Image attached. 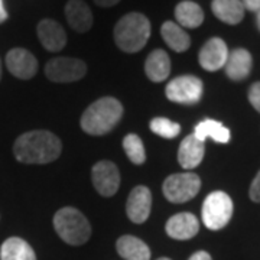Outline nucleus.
Masks as SVG:
<instances>
[{"label": "nucleus", "mask_w": 260, "mask_h": 260, "mask_svg": "<svg viewBox=\"0 0 260 260\" xmlns=\"http://www.w3.org/2000/svg\"><path fill=\"white\" fill-rule=\"evenodd\" d=\"M62 143L48 130H32L19 136L13 145L15 158L28 165H45L59 158Z\"/></svg>", "instance_id": "obj_1"}, {"label": "nucleus", "mask_w": 260, "mask_h": 260, "mask_svg": "<svg viewBox=\"0 0 260 260\" xmlns=\"http://www.w3.org/2000/svg\"><path fill=\"white\" fill-rule=\"evenodd\" d=\"M123 116V106L114 97H103L88 106L81 116V129L91 136L112 132Z\"/></svg>", "instance_id": "obj_2"}, {"label": "nucleus", "mask_w": 260, "mask_h": 260, "mask_svg": "<svg viewBox=\"0 0 260 260\" xmlns=\"http://www.w3.org/2000/svg\"><path fill=\"white\" fill-rule=\"evenodd\" d=\"M113 37L117 48L123 52H139L150 38V22L143 13L130 12L116 23Z\"/></svg>", "instance_id": "obj_3"}, {"label": "nucleus", "mask_w": 260, "mask_h": 260, "mask_svg": "<svg viewBox=\"0 0 260 260\" xmlns=\"http://www.w3.org/2000/svg\"><path fill=\"white\" fill-rule=\"evenodd\" d=\"M56 234L71 246H81L91 236V225L81 211L74 207H64L54 215Z\"/></svg>", "instance_id": "obj_4"}, {"label": "nucleus", "mask_w": 260, "mask_h": 260, "mask_svg": "<svg viewBox=\"0 0 260 260\" xmlns=\"http://www.w3.org/2000/svg\"><path fill=\"white\" fill-rule=\"evenodd\" d=\"M203 223L210 230H221L233 215V201L223 191H214L203 204Z\"/></svg>", "instance_id": "obj_5"}, {"label": "nucleus", "mask_w": 260, "mask_h": 260, "mask_svg": "<svg viewBox=\"0 0 260 260\" xmlns=\"http://www.w3.org/2000/svg\"><path fill=\"white\" fill-rule=\"evenodd\" d=\"M201 179L197 174L192 172H182V174H172L164 181L162 191L168 201L174 204H182L192 200L200 192Z\"/></svg>", "instance_id": "obj_6"}, {"label": "nucleus", "mask_w": 260, "mask_h": 260, "mask_svg": "<svg viewBox=\"0 0 260 260\" xmlns=\"http://www.w3.org/2000/svg\"><path fill=\"white\" fill-rule=\"evenodd\" d=\"M203 81L195 75H179L169 81L165 88L168 100L192 106L201 100L203 97Z\"/></svg>", "instance_id": "obj_7"}, {"label": "nucleus", "mask_w": 260, "mask_h": 260, "mask_svg": "<svg viewBox=\"0 0 260 260\" xmlns=\"http://www.w3.org/2000/svg\"><path fill=\"white\" fill-rule=\"evenodd\" d=\"M87 74V65L78 58L58 56L45 65V75L52 83H74Z\"/></svg>", "instance_id": "obj_8"}, {"label": "nucleus", "mask_w": 260, "mask_h": 260, "mask_svg": "<svg viewBox=\"0 0 260 260\" xmlns=\"http://www.w3.org/2000/svg\"><path fill=\"white\" fill-rule=\"evenodd\" d=\"M91 181L99 194L113 197L120 186V174L112 160H100L91 169Z\"/></svg>", "instance_id": "obj_9"}, {"label": "nucleus", "mask_w": 260, "mask_h": 260, "mask_svg": "<svg viewBox=\"0 0 260 260\" xmlns=\"http://www.w3.org/2000/svg\"><path fill=\"white\" fill-rule=\"evenodd\" d=\"M152 208V192L148 186H135L126 203V214L130 221L143 224L150 215Z\"/></svg>", "instance_id": "obj_10"}, {"label": "nucleus", "mask_w": 260, "mask_h": 260, "mask_svg": "<svg viewBox=\"0 0 260 260\" xmlns=\"http://www.w3.org/2000/svg\"><path fill=\"white\" fill-rule=\"evenodd\" d=\"M229 58V48L221 38H211L204 44L198 54V62L205 71L221 70Z\"/></svg>", "instance_id": "obj_11"}, {"label": "nucleus", "mask_w": 260, "mask_h": 260, "mask_svg": "<svg viewBox=\"0 0 260 260\" xmlns=\"http://www.w3.org/2000/svg\"><path fill=\"white\" fill-rule=\"evenodd\" d=\"M6 67L9 73L20 80H29L38 71V61L32 52L25 48H13L6 55Z\"/></svg>", "instance_id": "obj_12"}, {"label": "nucleus", "mask_w": 260, "mask_h": 260, "mask_svg": "<svg viewBox=\"0 0 260 260\" xmlns=\"http://www.w3.org/2000/svg\"><path fill=\"white\" fill-rule=\"evenodd\" d=\"M37 34L42 47L49 52H59L67 45L64 28L54 19H42L38 23Z\"/></svg>", "instance_id": "obj_13"}, {"label": "nucleus", "mask_w": 260, "mask_h": 260, "mask_svg": "<svg viewBox=\"0 0 260 260\" xmlns=\"http://www.w3.org/2000/svg\"><path fill=\"white\" fill-rule=\"evenodd\" d=\"M65 18L78 34H85L93 28V12L84 0H68L65 5Z\"/></svg>", "instance_id": "obj_14"}, {"label": "nucleus", "mask_w": 260, "mask_h": 260, "mask_svg": "<svg viewBox=\"0 0 260 260\" xmlns=\"http://www.w3.org/2000/svg\"><path fill=\"white\" fill-rule=\"evenodd\" d=\"M167 233L175 240H189L200 232V221L191 213H179L172 215L167 223Z\"/></svg>", "instance_id": "obj_15"}, {"label": "nucleus", "mask_w": 260, "mask_h": 260, "mask_svg": "<svg viewBox=\"0 0 260 260\" xmlns=\"http://www.w3.org/2000/svg\"><path fill=\"white\" fill-rule=\"evenodd\" d=\"M253 58L251 54L244 48H236L234 51L229 52L227 62L224 65L225 74L233 81H242L250 75Z\"/></svg>", "instance_id": "obj_16"}, {"label": "nucleus", "mask_w": 260, "mask_h": 260, "mask_svg": "<svg viewBox=\"0 0 260 260\" xmlns=\"http://www.w3.org/2000/svg\"><path fill=\"white\" fill-rule=\"evenodd\" d=\"M205 146L204 142L195 138V135H188L185 139L181 142L179 150H178V162L179 165L189 171L197 168L204 158Z\"/></svg>", "instance_id": "obj_17"}, {"label": "nucleus", "mask_w": 260, "mask_h": 260, "mask_svg": "<svg viewBox=\"0 0 260 260\" xmlns=\"http://www.w3.org/2000/svg\"><path fill=\"white\" fill-rule=\"evenodd\" d=\"M145 73L153 83L165 81L171 73V58L164 49L152 51L145 62Z\"/></svg>", "instance_id": "obj_18"}, {"label": "nucleus", "mask_w": 260, "mask_h": 260, "mask_svg": "<svg viewBox=\"0 0 260 260\" xmlns=\"http://www.w3.org/2000/svg\"><path fill=\"white\" fill-rule=\"evenodd\" d=\"M211 10L215 18L227 25H237L244 18L242 0H213Z\"/></svg>", "instance_id": "obj_19"}, {"label": "nucleus", "mask_w": 260, "mask_h": 260, "mask_svg": "<svg viewBox=\"0 0 260 260\" xmlns=\"http://www.w3.org/2000/svg\"><path fill=\"white\" fill-rule=\"evenodd\" d=\"M116 250L124 260H150V249L135 236H121L116 243Z\"/></svg>", "instance_id": "obj_20"}, {"label": "nucleus", "mask_w": 260, "mask_h": 260, "mask_svg": "<svg viewBox=\"0 0 260 260\" xmlns=\"http://www.w3.org/2000/svg\"><path fill=\"white\" fill-rule=\"evenodd\" d=\"M160 37L168 47L175 52H185L191 47V38L184 29L172 20H167L160 26Z\"/></svg>", "instance_id": "obj_21"}, {"label": "nucleus", "mask_w": 260, "mask_h": 260, "mask_svg": "<svg viewBox=\"0 0 260 260\" xmlns=\"http://www.w3.org/2000/svg\"><path fill=\"white\" fill-rule=\"evenodd\" d=\"M175 19L181 28L195 29L203 25L204 22V12L200 5L191 0H184L178 3L175 8Z\"/></svg>", "instance_id": "obj_22"}, {"label": "nucleus", "mask_w": 260, "mask_h": 260, "mask_svg": "<svg viewBox=\"0 0 260 260\" xmlns=\"http://www.w3.org/2000/svg\"><path fill=\"white\" fill-rule=\"evenodd\" d=\"M0 260H37V254L23 239L10 237L0 247Z\"/></svg>", "instance_id": "obj_23"}, {"label": "nucleus", "mask_w": 260, "mask_h": 260, "mask_svg": "<svg viewBox=\"0 0 260 260\" xmlns=\"http://www.w3.org/2000/svg\"><path fill=\"white\" fill-rule=\"evenodd\" d=\"M195 138L204 142L207 138H211L217 143H229L230 140V130L223 126L220 121L205 119L195 126Z\"/></svg>", "instance_id": "obj_24"}, {"label": "nucleus", "mask_w": 260, "mask_h": 260, "mask_svg": "<svg viewBox=\"0 0 260 260\" xmlns=\"http://www.w3.org/2000/svg\"><path fill=\"white\" fill-rule=\"evenodd\" d=\"M123 149L130 159V162H133L135 165H142L146 160V152H145V146L143 142L138 135L130 133L124 139H123Z\"/></svg>", "instance_id": "obj_25"}, {"label": "nucleus", "mask_w": 260, "mask_h": 260, "mask_svg": "<svg viewBox=\"0 0 260 260\" xmlns=\"http://www.w3.org/2000/svg\"><path fill=\"white\" fill-rule=\"evenodd\" d=\"M150 130L160 138L175 139L181 133V126L175 121H171L167 117H155L150 121Z\"/></svg>", "instance_id": "obj_26"}, {"label": "nucleus", "mask_w": 260, "mask_h": 260, "mask_svg": "<svg viewBox=\"0 0 260 260\" xmlns=\"http://www.w3.org/2000/svg\"><path fill=\"white\" fill-rule=\"evenodd\" d=\"M249 102L260 113V81L254 83L249 90Z\"/></svg>", "instance_id": "obj_27"}, {"label": "nucleus", "mask_w": 260, "mask_h": 260, "mask_svg": "<svg viewBox=\"0 0 260 260\" xmlns=\"http://www.w3.org/2000/svg\"><path fill=\"white\" fill-rule=\"evenodd\" d=\"M249 195H250L251 201H254V203H260V171L257 172V175L254 177L253 182H251Z\"/></svg>", "instance_id": "obj_28"}, {"label": "nucleus", "mask_w": 260, "mask_h": 260, "mask_svg": "<svg viewBox=\"0 0 260 260\" xmlns=\"http://www.w3.org/2000/svg\"><path fill=\"white\" fill-rule=\"evenodd\" d=\"M244 10H250V12H259L260 10V0H242Z\"/></svg>", "instance_id": "obj_29"}, {"label": "nucleus", "mask_w": 260, "mask_h": 260, "mask_svg": "<svg viewBox=\"0 0 260 260\" xmlns=\"http://www.w3.org/2000/svg\"><path fill=\"white\" fill-rule=\"evenodd\" d=\"M120 0H94V3L100 8H112L114 5H117Z\"/></svg>", "instance_id": "obj_30"}, {"label": "nucleus", "mask_w": 260, "mask_h": 260, "mask_svg": "<svg viewBox=\"0 0 260 260\" xmlns=\"http://www.w3.org/2000/svg\"><path fill=\"white\" fill-rule=\"evenodd\" d=\"M188 260H213V259H211V256H210L207 251L201 250V251H197V253H194V254H192V256H191Z\"/></svg>", "instance_id": "obj_31"}, {"label": "nucleus", "mask_w": 260, "mask_h": 260, "mask_svg": "<svg viewBox=\"0 0 260 260\" xmlns=\"http://www.w3.org/2000/svg\"><path fill=\"white\" fill-rule=\"evenodd\" d=\"M6 19H8V12H6V9H5L3 0H0V23H3Z\"/></svg>", "instance_id": "obj_32"}, {"label": "nucleus", "mask_w": 260, "mask_h": 260, "mask_svg": "<svg viewBox=\"0 0 260 260\" xmlns=\"http://www.w3.org/2000/svg\"><path fill=\"white\" fill-rule=\"evenodd\" d=\"M256 23H257V29L260 30V10L256 13Z\"/></svg>", "instance_id": "obj_33"}, {"label": "nucleus", "mask_w": 260, "mask_h": 260, "mask_svg": "<svg viewBox=\"0 0 260 260\" xmlns=\"http://www.w3.org/2000/svg\"><path fill=\"white\" fill-rule=\"evenodd\" d=\"M158 260H171V259H168V257H159Z\"/></svg>", "instance_id": "obj_34"}, {"label": "nucleus", "mask_w": 260, "mask_h": 260, "mask_svg": "<svg viewBox=\"0 0 260 260\" xmlns=\"http://www.w3.org/2000/svg\"><path fill=\"white\" fill-rule=\"evenodd\" d=\"M0 78H2V62H0Z\"/></svg>", "instance_id": "obj_35"}]
</instances>
